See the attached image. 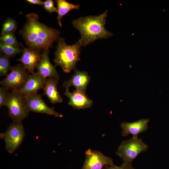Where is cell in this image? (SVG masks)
<instances>
[{
	"label": "cell",
	"mask_w": 169,
	"mask_h": 169,
	"mask_svg": "<svg viewBox=\"0 0 169 169\" xmlns=\"http://www.w3.org/2000/svg\"><path fill=\"white\" fill-rule=\"evenodd\" d=\"M26 22L19 31L28 48L42 52L53 47L60 38V31L40 22L38 15L31 13L25 16Z\"/></svg>",
	"instance_id": "1"
},
{
	"label": "cell",
	"mask_w": 169,
	"mask_h": 169,
	"mask_svg": "<svg viewBox=\"0 0 169 169\" xmlns=\"http://www.w3.org/2000/svg\"><path fill=\"white\" fill-rule=\"evenodd\" d=\"M107 11L98 16L81 17L72 21L73 27L79 30L80 38L79 40L85 47L96 40L108 38L113 34L105 28Z\"/></svg>",
	"instance_id": "2"
},
{
	"label": "cell",
	"mask_w": 169,
	"mask_h": 169,
	"mask_svg": "<svg viewBox=\"0 0 169 169\" xmlns=\"http://www.w3.org/2000/svg\"><path fill=\"white\" fill-rule=\"evenodd\" d=\"M54 62L56 66H60L66 73L74 69L77 62L80 60V55L82 46L78 40L72 45H68L64 38L60 37L57 40Z\"/></svg>",
	"instance_id": "3"
},
{
	"label": "cell",
	"mask_w": 169,
	"mask_h": 169,
	"mask_svg": "<svg viewBox=\"0 0 169 169\" xmlns=\"http://www.w3.org/2000/svg\"><path fill=\"white\" fill-rule=\"evenodd\" d=\"M148 147L141 139L132 137L122 142L116 153L123 160L122 163L132 166L136 157L141 152L146 151Z\"/></svg>",
	"instance_id": "4"
},
{
	"label": "cell",
	"mask_w": 169,
	"mask_h": 169,
	"mask_svg": "<svg viewBox=\"0 0 169 169\" xmlns=\"http://www.w3.org/2000/svg\"><path fill=\"white\" fill-rule=\"evenodd\" d=\"M5 106L13 121H22L28 115L25 99L17 90H12Z\"/></svg>",
	"instance_id": "5"
},
{
	"label": "cell",
	"mask_w": 169,
	"mask_h": 169,
	"mask_svg": "<svg viewBox=\"0 0 169 169\" xmlns=\"http://www.w3.org/2000/svg\"><path fill=\"white\" fill-rule=\"evenodd\" d=\"M4 140L5 148L10 153L14 152L23 141L25 136L24 129L22 121H13L6 131L0 135Z\"/></svg>",
	"instance_id": "6"
},
{
	"label": "cell",
	"mask_w": 169,
	"mask_h": 169,
	"mask_svg": "<svg viewBox=\"0 0 169 169\" xmlns=\"http://www.w3.org/2000/svg\"><path fill=\"white\" fill-rule=\"evenodd\" d=\"M27 72L22 64L12 67L10 73L0 81V84L9 90H18L26 81L28 75Z\"/></svg>",
	"instance_id": "7"
},
{
	"label": "cell",
	"mask_w": 169,
	"mask_h": 169,
	"mask_svg": "<svg viewBox=\"0 0 169 169\" xmlns=\"http://www.w3.org/2000/svg\"><path fill=\"white\" fill-rule=\"evenodd\" d=\"M85 153V160L82 169H103L106 166L114 165L111 158L99 151L89 149Z\"/></svg>",
	"instance_id": "8"
},
{
	"label": "cell",
	"mask_w": 169,
	"mask_h": 169,
	"mask_svg": "<svg viewBox=\"0 0 169 169\" xmlns=\"http://www.w3.org/2000/svg\"><path fill=\"white\" fill-rule=\"evenodd\" d=\"M27 108L29 112L45 114L55 117L61 118L63 115L50 107L44 101L40 95L37 94L31 95L25 98Z\"/></svg>",
	"instance_id": "9"
},
{
	"label": "cell",
	"mask_w": 169,
	"mask_h": 169,
	"mask_svg": "<svg viewBox=\"0 0 169 169\" xmlns=\"http://www.w3.org/2000/svg\"><path fill=\"white\" fill-rule=\"evenodd\" d=\"M48 79L40 76L36 72L28 75L23 86L17 90L24 98L37 94L38 91L43 89Z\"/></svg>",
	"instance_id": "10"
},
{
	"label": "cell",
	"mask_w": 169,
	"mask_h": 169,
	"mask_svg": "<svg viewBox=\"0 0 169 169\" xmlns=\"http://www.w3.org/2000/svg\"><path fill=\"white\" fill-rule=\"evenodd\" d=\"M23 52L20 58L17 60L20 62L27 71L31 74L34 73L36 66L40 62L42 54L41 51L25 47L21 43Z\"/></svg>",
	"instance_id": "11"
},
{
	"label": "cell",
	"mask_w": 169,
	"mask_h": 169,
	"mask_svg": "<svg viewBox=\"0 0 169 169\" xmlns=\"http://www.w3.org/2000/svg\"><path fill=\"white\" fill-rule=\"evenodd\" d=\"M64 95L69 99L68 105L75 109H85L90 108L93 103L85 93L78 90L70 92L68 88H66Z\"/></svg>",
	"instance_id": "12"
},
{
	"label": "cell",
	"mask_w": 169,
	"mask_h": 169,
	"mask_svg": "<svg viewBox=\"0 0 169 169\" xmlns=\"http://www.w3.org/2000/svg\"><path fill=\"white\" fill-rule=\"evenodd\" d=\"M49 49L42 51L41 60L36 67V73L45 78H53L59 80V74L56 69V66L53 65L50 61L49 56Z\"/></svg>",
	"instance_id": "13"
},
{
	"label": "cell",
	"mask_w": 169,
	"mask_h": 169,
	"mask_svg": "<svg viewBox=\"0 0 169 169\" xmlns=\"http://www.w3.org/2000/svg\"><path fill=\"white\" fill-rule=\"evenodd\" d=\"M74 74L68 80L65 81L63 83V86L69 88L73 86L75 90L86 93V90L91 77L86 71H80L76 68L74 69Z\"/></svg>",
	"instance_id": "14"
},
{
	"label": "cell",
	"mask_w": 169,
	"mask_h": 169,
	"mask_svg": "<svg viewBox=\"0 0 169 169\" xmlns=\"http://www.w3.org/2000/svg\"><path fill=\"white\" fill-rule=\"evenodd\" d=\"M150 120L149 119H144L132 122H121L120 126L122 130V136L125 137L131 134L132 138H138L140 133L145 132L148 130V124Z\"/></svg>",
	"instance_id": "15"
},
{
	"label": "cell",
	"mask_w": 169,
	"mask_h": 169,
	"mask_svg": "<svg viewBox=\"0 0 169 169\" xmlns=\"http://www.w3.org/2000/svg\"><path fill=\"white\" fill-rule=\"evenodd\" d=\"M58 80L53 78H48L43 89L44 95L47 97L52 104L61 103L63 100L58 90Z\"/></svg>",
	"instance_id": "16"
},
{
	"label": "cell",
	"mask_w": 169,
	"mask_h": 169,
	"mask_svg": "<svg viewBox=\"0 0 169 169\" xmlns=\"http://www.w3.org/2000/svg\"><path fill=\"white\" fill-rule=\"evenodd\" d=\"M55 2L57 4L58 13L57 19L59 25L61 27L63 17L72 10L79 9L80 5L71 3L65 0H56Z\"/></svg>",
	"instance_id": "17"
},
{
	"label": "cell",
	"mask_w": 169,
	"mask_h": 169,
	"mask_svg": "<svg viewBox=\"0 0 169 169\" xmlns=\"http://www.w3.org/2000/svg\"><path fill=\"white\" fill-rule=\"evenodd\" d=\"M17 28V22L13 19L9 17L7 18L3 23L1 35L14 33Z\"/></svg>",
	"instance_id": "18"
},
{
	"label": "cell",
	"mask_w": 169,
	"mask_h": 169,
	"mask_svg": "<svg viewBox=\"0 0 169 169\" xmlns=\"http://www.w3.org/2000/svg\"><path fill=\"white\" fill-rule=\"evenodd\" d=\"M0 50L1 52L9 58L14 57L16 54L23 52V49L1 43H0Z\"/></svg>",
	"instance_id": "19"
},
{
	"label": "cell",
	"mask_w": 169,
	"mask_h": 169,
	"mask_svg": "<svg viewBox=\"0 0 169 169\" xmlns=\"http://www.w3.org/2000/svg\"><path fill=\"white\" fill-rule=\"evenodd\" d=\"M10 58L2 52L0 54V75L7 76L11 70Z\"/></svg>",
	"instance_id": "20"
},
{
	"label": "cell",
	"mask_w": 169,
	"mask_h": 169,
	"mask_svg": "<svg viewBox=\"0 0 169 169\" xmlns=\"http://www.w3.org/2000/svg\"><path fill=\"white\" fill-rule=\"evenodd\" d=\"M0 43L3 44L20 48V45L14 34V33H11L0 37Z\"/></svg>",
	"instance_id": "21"
},
{
	"label": "cell",
	"mask_w": 169,
	"mask_h": 169,
	"mask_svg": "<svg viewBox=\"0 0 169 169\" xmlns=\"http://www.w3.org/2000/svg\"><path fill=\"white\" fill-rule=\"evenodd\" d=\"M11 92L9 90L5 87L0 88V107L5 105L6 104L9 97Z\"/></svg>",
	"instance_id": "22"
},
{
	"label": "cell",
	"mask_w": 169,
	"mask_h": 169,
	"mask_svg": "<svg viewBox=\"0 0 169 169\" xmlns=\"http://www.w3.org/2000/svg\"><path fill=\"white\" fill-rule=\"evenodd\" d=\"M43 6L45 10L49 13L57 12V8L54 5V2L52 0H46L44 2Z\"/></svg>",
	"instance_id": "23"
},
{
	"label": "cell",
	"mask_w": 169,
	"mask_h": 169,
	"mask_svg": "<svg viewBox=\"0 0 169 169\" xmlns=\"http://www.w3.org/2000/svg\"><path fill=\"white\" fill-rule=\"evenodd\" d=\"M103 169H135L132 166L126 165L123 163L120 166L115 165L105 166Z\"/></svg>",
	"instance_id": "24"
},
{
	"label": "cell",
	"mask_w": 169,
	"mask_h": 169,
	"mask_svg": "<svg viewBox=\"0 0 169 169\" xmlns=\"http://www.w3.org/2000/svg\"><path fill=\"white\" fill-rule=\"evenodd\" d=\"M26 1L31 4L38 5L43 6L44 2L40 0H26Z\"/></svg>",
	"instance_id": "25"
}]
</instances>
